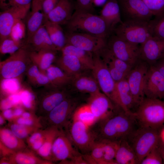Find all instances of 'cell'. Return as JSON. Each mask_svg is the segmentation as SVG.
<instances>
[{"instance_id": "cell-1", "label": "cell", "mask_w": 164, "mask_h": 164, "mask_svg": "<svg viewBox=\"0 0 164 164\" xmlns=\"http://www.w3.org/2000/svg\"><path fill=\"white\" fill-rule=\"evenodd\" d=\"M101 139L120 142L128 140L139 126L134 113L121 110L108 118L101 120Z\"/></svg>"}, {"instance_id": "cell-2", "label": "cell", "mask_w": 164, "mask_h": 164, "mask_svg": "<svg viewBox=\"0 0 164 164\" xmlns=\"http://www.w3.org/2000/svg\"><path fill=\"white\" fill-rule=\"evenodd\" d=\"M66 26L68 32L85 33L106 39L112 34L100 15L77 10Z\"/></svg>"}, {"instance_id": "cell-3", "label": "cell", "mask_w": 164, "mask_h": 164, "mask_svg": "<svg viewBox=\"0 0 164 164\" xmlns=\"http://www.w3.org/2000/svg\"><path fill=\"white\" fill-rule=\"evenodd\" d=\"M134 114L140 126L160 130L164 124V100L145 97Z\"/></svg>"}, {"instance_id": "cell-4", "label": "cell", "mask_w": 164, "mask_h": 164, "mask_svg": "<svg viewBox=\"0 0 164 164\" xmlns=\"http://www.w3.org/2000/svg\"><path fill=\"white\" fill-rule=\"evenodd\" d=\"M160 130L139 126L127 140L133 149L139 164L160 141Z\"/></svg>"}, {"instance_id": "cell-5", "label": "cell", "mask_w": 164, "mask_h": 164, "mask_svg": "<svg viewBox=\"0 0 164 164\" xmlns=\"http://www.w3.org/2000/svg\"><path fill=\"white\" fill-rule=\"evenodd\" d=\"M149 22L136 20L123 21L115 27L113 33L130 43L141 45L152 36Z\"/></svg>"}, {"instance_id": "cell-6", "label": "cell", "mask_w": 164, "mask_h": 164, "mask_svg": "<svg viewBox=\"0 0 164 164\" xmlns=\"http://www.w3.org/2000/svg\"><path fill=\"white\" fill-rule=\"evenodd\" d=\"M31 62L29 50L24 46L0 62L1 79L19 78L26 72Z\"/></svg>"}, {"instance_id": "cell-7", "label": "cell", "mask_w": 164, "mask_h": 164, "mask_svg": "<svg viewBox=\"0 0 164 164\" xmlns=\"http://www.w3.org/2000/svg\"><path fill=\"white\" fill-rule=\"evenodd\" d=\"M93 55L94 66L92 70L100 89L113 103L121 108L116 89V82L99 54H93Z\"/></svg>"}, {"instance_id": "cell-8", "label": "cell", "mask_w": 164, "mask_h": 164, "mask_svg": "<svg viewBox=\"0 0 164 164\" xmlns=\"http://www.w3.org/2000/svg\"><path fill=\"white\" fill-rule=\"evenodd\" d=\"M36 96L35 112L39 118L46 116L54 108L69 97L63 88L51 85L44 87Z\"/></svg>"}, {"instance_id": "cell-9", "label": "cell", "mask_w": 164, "mask_h": 164, "mask_svg": "<svg viewBox=\"0 0 164 164\" xmlns=\"http://www.w3.org/2000/svg\"><path fill=\"white\" fill-rule=\"evenodd\" d=\"M107 48L115 56L133 66L140 59V46L111 34L108 38Z\"/></svg>"}, {"instance_id": "cell-10", "label": "cell", "mask_w": 164, "mask_h": 164, "mask_svg": "<svg viewBox=\"0 0 164 164\" xmlns=\"http://www.w3.org/2000/svg\"><path fill=\"white\" fill-rule=\"evenodd\" d=\"M150 66L147 63L140 59L133 66L126 78L137 108L145 97L144 82Z\"/></svg>"}, {"instance_id": "cell-11", "label": "cell", "mask_w": 164, "mask_h": 164, "mask_svg": "<svg viewBox=\"0 0 164 164\" xmlns=\"http://www.w3.org/2000/svg\"><path fill=\"white\" fill-rule=\"evenodd\" d=\"M66 44L91 52L99 54L107 46V40L91 34L68 32L65 34Z\"/></svg>"}, {"instance_id": "cell-12", "label": "cell", "mask_w": 164, "mask_h": 164, "mask_svg": "<svg viewBox=\"0 0 164 164\" xmlns=\"http://www.w3.org/2000/svg\"><path fill=\"white\" fill-rule=\"evenodd\" d=\"M77 105L76 101L68 97L40 119H46L47 128L54 127L62 130V128L67 125L73 117Z\"/></svg>"}, {"instance_id": "cell-13", "label": "cell", "mask_w": 164, "mask_h": 164, "mask_svg": "<svg viewBox=\"0 0 164 164\" xmlns=\"http://www.w3.org/2000/svg\"><path fill=\"white\" fill-rule=\"evenodd\" d=\"M31 4L12 6L0 12V41L10 36L15 25L27 15Z\"/></svg>"}, {"instance_id": "cell-14", "label": "cell", "mask_w": 164, "mask_h": 164, "mask_svg": "<svg viewBox=\"0 0 164 164\" xmlns=\"http://www.w3.org/2000/svg\"><path fill=\"white\" fill-rule=\"evenodd\" d=\"M123 21L149 22L153 16L142 0H118Z\"/></svg>"}, {"instance_id": "cell-15", "label": "cell", "mask_w": 164, "mask_h": 164, "mask_svg": "<svg viewBox=\"0 0 164 164\" xmlns=\"http://www.w3.org/2000/svg\"><path fill=\"white\" fill-rule=\"evenodd\" d=\"M81 155L73 148L71 142L67 135L62 131L55 140L52 145L51 161H60L68 163Z\"/></svg>"}, {"instance_id": "cell-16", "label": "cell", "mask_w": 164, "mask_h": 164, "mask_svg": "<svg viewBox=\"0 0 164 164\" xmlns=\"http://www.w3.org/2000/svg\"><path fill=\"white\" fill-rule=\"evenodd\" d=\"M87 104L98 120L107 119L120 111L116 110L120 107L100 91L90 95Z\"/></svg>"}, {"instance_id": "cell-17", "label": "cell", "mask_w": 164, "mask_h": 164, "mask_svg": "<svg viewBox=\"0 0 164 164\" xmlns=\"http://www.w3.org/2000/svg\"><path fill=\"white\" fill-rule=\"evenodd\" d=\"M89 127L80 121L73 120L70 135L75 145L82 152H90L95 142V136L89 130Z\"/></svg>"}, {"instance_id": "cell-18", "label": "cell", "mask_w": 164, "mask_h": 164, "mask_svg": "<svg viewBox=\"0 0 164 164\" xmlns=\"http://www.w3.org/2000/svg\"><path fill=\"white\" fill-rule=\"evenodd\" d=\"M144 91L147 98L161 99L164 97V76L152 65L145 77Z\"/></svg>"}, {"instance_id": "cell-19", "label": "cell", "mask_w": 164, "mask_h": 164, "mask_svg": "<svg viewBox=\"0 0 164 164\" xmlns=\"http://www.w3.org/2000/svg\"><path fill=\"white\" fill-rule=\"evenodd\" d=\"M99 55L116 82L126 78L133 66L115 56L106 47Z\"/></svg>"}, {"instance_id": "cell-20", "label": "cell", "mask_w": 164, "mask_h": 164, "mask_svg": "<svg viewBox=\"0 0 164 164\" xmlns=\"http://www.w3.org/2000/svg\"><path fill=\"white\" fill-rule=\"evenodd\" d=\"M140 59L150 65L164 57V39L152 36L140 46Z\"/></svg>"}, {"instance_id": "cell-21", "label": "cell", "mask_w": 164, "mask_h": 164, "mask_svg": "<svg viewBox=\"0 0 164 164\" xmlns=\"http://www.w3.org/2000/svg\"><path fill=\"white\" fill-rule=\"evenodd\" d=\"M75 2L73 0H60L49 13L46 20L60 25H66L75 11Z\"/></svg>"}, {"instance_id": "cell-22", "label": "cell", "mask_w": 164, "mask_h": 164, "mask_svg": "<svg viewBox=\"0 0 164 164\" xmlns=\"http://www.w3.org/2000/svg\"><path fill=\"white\" fill-rule=\"evenodd\" d=\"M25 46L30 51H58L52 43L44 25L30 39L26 40Z\"/></svg>"}, {"instance_id": "cell-23", "label": "cell", "mask_w": 164, "mask_h": 164, "mask_svg": "<svg viewBox=\"0 0 164 164\" xmlns=\"http://www.w3.org/2000/svg\"><path fill=\"white\" fill-rule=\"evenodd\" d=\"M43 1V0H33L32 2L31 11L26 22V40L30 39L44 24L45 18L42 11Z\"/></svg>"}, {"instance_id": "cell-24", "label": "cell", "mask_w": 164, "mask_h": 164, "mask_svg": "<svg viewBox=\"0 0 164 164\" xmlns=\"http://www.w3.org/2000/svg\"><path fill=\"white\" fill-rule=\"evenodd\" d=\"M100 15L112 32L122 22L118 0H108L100 12Z\"/></svg>"}, {"instance_id": "cell-25", "label": "cell", "mask_w": 164, "mask_h": 164, "mask_svg": "<svg viewBox=\"0 0 164 164\" xmlns=\"http://www.w3.org/2000/svg\"><path fill=\"white\" fill-rule=\"evenodd\" d=\"M116 89L121 109L126 112L134 113L137 107L126 78L116 82Z\"/></svg>"}, {"instance_id": "cell-26", "label": "cell", "mask_w": 164, "mask_h": 164, "mask_svg": "<svg viewBox=\"0 0 164 164\" xmlns=\"http://www.w3.org/2000/svg\"><path fill=\"white\" fill-rule=\"evenodd\" d=\"M56 65L68 76L73 78L82 74L86 68L75 56L62 54L55 61Z\"/></svg>"}, {"instance_id": "cell-27", "label": "cell", "mask_w": 164, "mask_h": 164, "mask_svg": "<svg viewBox=\"0 0 164 164\" xmlns=\"http://www.w3.org/2000/svg\"><path fill=\"white\" fill-rule=\"evenodd\" d=\"M10 164H51L52 162L44 159L28 147L16 152L7 157Z\"/></svg>"}, {"instance_id": "cell-28", "label": "cell", "mask_w": 164, "mask_h": 164, "mask_svg": "<svg viewBox=\"0 0 164 164\" xmlns=\"http://www.w3.org/2000/svg\"><path fill=\"white\" fill-rule=\"evenodd\" d=\"M56 52L49 50L39 51L29 50V55L31 62L38 67L41 72L46 74V70L56 58Z\"/></svg>"}, {"instance_id": "cell-29", "label": "cell", "mask_w": 164, "mask_h": 164, "mask_svg": "<svg viewBox=\"0 0 164 164\" xmlns=\"http://www.w3.org/2000/svg\"><path fill=\"white\" fill-rule=\"evenodd\" d=\"M115 160L116 164H139L133 149L126 140L119 142Z\"/></svg>"}, {"instance_id": "cell-30", "label": "cell", "mask_w": 164, "mask_h": 164, "mask_svg": "<svg viewBox=\"0 0 164 164\" xmlns=\"http://www.w3.org/2000/svg\"><path fill=\"white\" fill-rule=\"evenodd\" d=\"M0 142L14 152L28 147L24 140L16 136L9 128H0Z\"/></svg>"}, {"instance_id": "cell-31", "label": "cell", "mask_w": 164, "mask_h": 164, "mask_svg": "<svg viewBox=\"0 0 164 164\" xmlns=\"http://www.w3.org/2000/svg\"><path fill=\"white\" fill-rule=\"evenodd\" d=\"M60 51L62 54L75 56L86 69L92 70L93 69L94 60L92 53L67 44Z\"/></svg>"}, {"instance_id": "cell-32", "label": "cell", "mask_w": 164, "mask_h": 164, "mask_svg": "<svg viewBox=\"0 0 164 164\" xmlns=\"http://www.w3.org/2000/svg\"><path fill=\"white\" fill-rule=\"evenodd\" d=\"M74 86L79 91L82 93L93 94L100 91L98 84L93 77L79 75L73 78Z\"/></svg>"}, {"instance_id": "cell-33", "label": "cell", "mask_w": 164, "mask_h": 164, "mask_svg": "<svg viewBox=\"0 0 164 164\" xmlns=\"http://www.w3.org/2000/svg\"><path fill=\"white\" fill-rule=\"evenodd\" d=\"M44 25L54 45L58 51H60L66 44L65 34L61 25L45 20Z\"/></svg>"}, {"instance_id": "cell-34", "label": "cell", "mask_w": 164, "mask_h": 164, "mask_svg": "<svg viewBox=\"0 0 164 164\" xmlns=\"http://www.w3.org/2000/svg\"><path fill=\"white\" fill-rule=\"evenodd\" d=\"M46 73L50 84L56 87L63 88L72 82L73 79L57 66L53 64L46 70Z\"/></svg>"}, {"instance_id": "cell-35", "label": "cell", "mask_w": 164, "mask_h": 164, "mask_svg": "<svg viewBox=\"0 0 164 164\" xmlns=\"http://www.w3.org/2000/svg\"><path fill=\"white\" fill-rule=\"evenodd\" d=\"M47 128V131L44 142L36 153L42 158L51 161V151L53 145L56 138L62 130L54 127Z\"/></svg>"}, {"instance_id": "cell-36", "label": "cell", "mask_w": 164, "mask_h": 164, "mask_svg": "<svg viewBox=\"0 0 164 164\" xmlns=\"http://www.w3.org/2000/svg\"><path fill=\"white\" fill-rule=\"evenodd\" d=\"M72 118L73 120L80 121L89 127L98 121L87 104L77 108L73 113Z\"/></svg>"}, {"instance_id": "cell-37", "label": "cell", "mask_w": 164, "mask_h": 164, "mask_svg": "<svg viewBox=\"0 0 164 164\" xmlns=\"http://www.w3.org/2000/svg\"><path fill=\"white\" fill-rule=\"evenodd\" d=\"M103 151V159L105 164H116L115 158L120 142L101 139Z\"/></svg>"}, {"instance_id": "cell-38", "label": "cell", "mask_w": 164, "mask_h": 164, "mask_svg": "<svg viewBox=\"0 0 164 164\" xmlns=\"http://www.w3.org/2000/svg\"><path fill=\"white\" fill-rule=\"evenodd\" d=\"M11 36L0 41V52L2 54L14 53L25 45V41Z\"/></svg>"}, {"instance_id": "cell-39", "label": "cell", "mask_w": 164, "mask_h": 164, "mask_svg": "<svg viewBox=\"0 0 164 164\" xmlns=\"http://www.w3.org/2000/svg\"><path fill=\"white\" fill-rule=\"evenodd\" d=\"M1 80V91L7 96L17 93L22 89L19 78L5 79Z\"/></svg>"}, {"instance_id": "cell-40", "label": "cell", "mask_w": 164, "mask_h": 164, "mask_svg": "<svg viewBox=\"0 0 164 164\" xmlns=\"http://www.w3.org/2000/svg\"><path fill=\"white\" fill-rule=\"evenodd\" d=\"M9 128L17 137L24 140L37 129L38 127L27 126L10 122Z\"/></svg>"}, {"instance_id": "cell-41", "label": "cell", "mask_w": 164, "mask_h": 164, "mask_svg": "<svg viewBox=\"0 0 164 164\" xmlns=\"http://www.w3.org/2000/svg\"><path fill=\"white\" fill-rule=\"evenodd\" d=\"M22 105L28 111L35 112L36 102V96L30 90L23 89L20 91Z\"/></svg>"}, {"instance_id": "cell-42", "label": "cell", "mask_w": 164, "mask_h": 164, "mask_svg": "<svg viewBox=\"0 0 164 164\" xmlns=\"http://www.w3.org/2000/svg\"><path fill=\"white\" fill-rule=\"evenodd\" d=\"M152 36L164 39V15L149 22Z\"/></svg>"}, {"instance_id": "cell-43", "label": "cell", "mask_w": 164, "mask_h": 164, "mask_svg": "<svg viewBox=\"0 0 164 164\" xmlns=\"http://www.w3.org/2000/svg\"><path fill=\"white\" fill-rule=\"evenodd\" d=\"M153 16L159 18L164 15V0H142Z\"/></svg>"}, {"instance_id": "cell-44", "label": "cell", "mask_w": 164, "mask_h": 164, "mask_svg": "<svg viewBox=\"0 0 164 164\" xmlns=\"http://www.w3.org/2000/svg\"><path fill=\"white\" fill-rule=\"evenodd\" d=\"M90 156L94 164H105L103 159V151L101 141L94 143L91 148Z\"/></svg>"}, {"instance_id": "cell-45", "label": "cell", "mask_w": 164, "mask_h": 164, "mask_svg": "<svg viewBox=\"0 0 164 164\" xmlns=\"http://www.w3.org/2000/svg\"><path fill=\"white\" fill-rule=\"evenodd\" d=\"M157 146L153 148L148 153L141 161L140 164H163L162 159L158 150Z\"/></svg>"}, {"instance_id": "cell-46", "label": "cell", "mask_w": 164, "mask_h": 164, "mask_svg": "<svg viewBox=\"0 0 164 164\" xmlns=\"http://www.w3.org/2000/svg\"><path fill=\"white\" fill-rule=\"evenodd\" d=\"M47 130V128L44 129L40 128L28 136L26 139L28 147H30L33 144L44 138Z\"/></svg>"}, {"instance_id": "cell-47", "label": "cell", "mask_w": 164, "mask_h": 164, "mask_svg": "<svg viewBox=\"0 0 164 164\" xmlns=\"http://www.w3.org/2000/svg\"><path fill=\"white\" fill-rule=\"evenodd\" d=\"M75 6V10L94 14L93 0H76Z\"/></svg>"}, {"instance_id": "cell-48", "label": "cell", "mask_w": 164, "mask_h": 164, "mask_svg": "<svg viewBox=\"0 0 164 164\" xmlns=\"http://www.w3.org/2000/svg\"><path fill=\"white\" fill-rule=\"evenodd\" d=\"M11 122L41 128H42L43 127L39 118L37 119L26 118L20 116L15 119Z\"/></svg>"}, {"instance_id": "cell-49", "label": "cell", "mask_w": 164, "mask_h": 164, "mask_svg": "<svg viewBox=\"0 0 164 164\" xmlns=\"http://www.w3.org/2000/svg\"><path fill=\"white\" fill-rule=\"evenodd\" d=\"M59 0H43L42 3V9L45 20H46L48 15L55 8Z\"/></svg>"}, {"instance_id": "cell-50", "label": "cell", "mask_w": 164, "mask_h": 164, "mask_svg": "<svg viewBox=\"0 0 164 164\" xmlns=\"http://www.w3.org/2000/svg\"><path fill=\"white\" fill-rule=\"evenodd\" d=\"M24 26L22 20L17 22L12 29L10 36L15 39H22L24 34Z\"/></svg>"}, {"instance_id": "cell-51", "label": "cell", "mask_w": 164, "mask_h": 164, "mask_svg": "<svg viewBox=\"0 0 164 164\" xmlns=\"http://www.w3.org/2000/svg\"><path fill=\"white\" fill-rule=\"evenodd\" d=\"M33 0H8L5 3L3 10L12 6H24L31 4Z\"/></svg>"}, {"instance_id": "cell-52", "label": "cell", "mask_w": 164, "mask_h": 164, "mask_svg": "<svg viewBox=\"0 0 164 164\" xmlns=\"http://www.w3.org/2000/svg\"><path fill=\"white\" fill-rule=\"evenodd\" d=\"M14 106L9 99L7 97L2 100L0 103V109L2 111L11 108Z\"/></svg>"}, {"instance_id": "cell-53", "label": "cell", "mask_w": 164, "mask_h": 164, "mask_svg": "<svg viewBox=\"0 0 164 164\" xmlns=\"http://www.w3.org/2000/svg\"><path fill=\"white\" fill-rule=\"evenodd\" d=\"M0 150L1 158L9 157L15 152L8 148L1 142H0Z\"/></svg>"}, {"instance_id": "cell-54", "label": "cell", "mask_w": 164, "mask_h": 164, "mask_svg": "<svg viewBox=\"0 0 164 164\" xmlns=\"http://www.w3.org/2000/svg\"><path fill=\"white\" fill-rule=\"evenodd\" d=\"M151 65L164 76V58L160 59Z\"/></svg>"}, {"instance_id": "cell-55", "label": "cell", "mask_w": 164, "mask_h": 164, "mask_svg": "<svg viewBox=\"0 0 164 164\" xmlns=\"http://www.w3.org/2000/svg\"><path fill=\"white\" fill-rule=\"evenodd\" d=\"M1 114L5 119L9 122L12 121L14 119L13 110L12 108L2 111Z\"/></svg>"}, {"instance_id": "cell-56", "label": "cell", "mask_w": 164, "mask_h": 164, "mask_svg": "<svg viewBox=\"0 0 164 164\" xmlns=\"http://www.w3.org/2000/svg\"><path fill=\"white\" fill-rule=\"evenodd\" d=\"M24 108V107L23 106V105L22 106V105H18L14 107L13 109L14 116L13 120L22 116L23 113L25 111Z\"/></svg>"}, {"instance_id": "cell-57", "label": "cell", "mask_w": 164, "mask_h": 164, "mask_svg": "<svg viewBox=\"0 0 164 164\" xmlns=\"http://www.w3.org/2000/svg\"><path fill=\"white\" fill-rule=\"evenodd\" d=\"M157 148L162 158L163 164H164V144L161 140L157 146Z\"/></svg>"}, {"instance_id": "cell-58", "label": "cell", "mask_w": 164, "mask_h": 164, "mask_svg": "<svg viewBox=\"0 0 164 164\" xmlns=\"http://www.w3.org/2000/svg\"><path fill=\"white\" fill-rule=\"evenodd\" d=\"M108 0H93L94 5L97 7L103 6Z\"/></svg>"}, {"instance_id": "cell-59", "label": "cell", "mask_w": 164, "mask_h": 164, "mask_svg": "<svg viewBox=\"0 0 164 164\" xmlns=\"http://www.w3.org/2000/svg\"><path fill=\"white\" fill-rule=\"evenodd\" d=\"M159 135L161 141L164 144V127H163L160 130Z\"/></svg>"}, {"instance_id": "cell-60", "label": "cell", "mask_w": 164, "mask_h": 164, "mask_svg": "<svg viewBox=\"0 0 164 164\" xmlns=\"http://www.w3.org/2000/svg\"><path fill=\"white\" fill-rule=\"evenodd\" d=\"M5 120L2 114L1 113L0 114V125L1 126L5 124Z\"/></svg>"}, {"instance_id": "cell-61", "label": "cell", "mask_w": 164, "mask_h": 164, "mask_svg": "<svg viewBox=\"0 0 164 164\" xmlns=\"http://www.w3.org/2000/svg\"><path fill=\"white\" fill-rule=\"evenodd\" d=\"M8 0H0V6L3 8L5 3Z\"/></svg>"}, {"instance_id": "cell-62", "label": "cell", "mask_w": 164, "mask_h": 164, "mask_svg": "<svg viewBox=\"0 0 164 164\" xmlns=\"http://www.w3.org/2000/svg\"></svg>"}]
</instances>
